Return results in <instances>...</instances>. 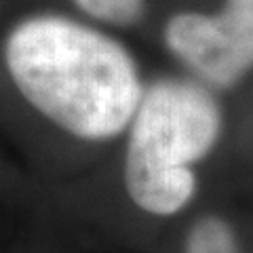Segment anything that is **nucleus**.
<instances>
[{
  "label": "nucleus",
  "instance_id": "f257e3e1",
  "mask_svg": "<svg viewBox=\"0 0 253 253\" xmlns=\"http://www.w3.org/2000/svg\"><path fill=\"white\" fill-rule=\"evenodd\" d=\"M4 66L32 108L86 141L125 133L144 93L137 63L121 42L55 15L11 32Z\"/></svg>",
  "mask_w": 253,
  "mask_h": 253
},
{
  "label": "nucleus",
  "instance_id": "f03ea898",
  "mask_svg": "<svg viewBox=\"0 0 253 253\" xmlns=\"http://www.w3.org/2000/svg\"><path fill=\"white\" fill-rule=\"evenodd\" d=\"M224 114L211 86L161 78L144 86L126 126L125 188L141 211L171 217L196 196L194 167L219 144Z\"/></svg>",
  "mask_w": 253,
  "mask_h": 253
},
{
  "label": "nucleus",
  "instance_id": "7ed1b4c3",
  "mask_svg": "<svg viewBox=\"0 0 253 253\" xmlns=\"http://www.w3.org/2000/svg\"><path fill=\"white\" fill-rule=\"evenodd\" d=\"M169 51L211 89H228L253 70V0H226L215 15L179 13L165 28Z\"/></svg>",
  "mask_w": 253,
  "mask_h": 253
},
{
  "label": "nucleus",
  "instance_id": "20e7f679",
  "mask_svg": "<svg viewBox=\"0 0 253 253\" xmlns=\"http://www.w3.org/2000/svg\"><path fill=\"white\" fill-rule=\"evenodd\" d=\"M76 4L95 19L126 26L141 15L144 0H76Z\"/></svg>",
  "mask_w": 253,
  "mask_h": 253
}]
</instances>
